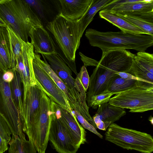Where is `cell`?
I'll use <instances>...</instances> for the list:
<instances>
[{
  "label": "cell",
  "mask_w": 153,
  "mask_h": 153,
  "mask_svg": "<svg viewBox=\"0 0 153 153\" xmlns=\"http://www.w3.org/2000/svg\"><path fill=\"white\" fill-rule=\"evenodd\" d=\"M92 118L97 128L100 130L106 131L111 123L110 122H104L102 121L95 114Z\"/></svg>",
  "instance_id": "obj_34"
},
{
  "label": "cell",
  "mask_w": 153,
  "mask_h": 153,
  "mask_svg": "<svg viewBox=\"0 0 153 153\" xmlns=\"http://www.w3.org/2000/svg\"><path fill=\"white\" fill-rule=\"evenodd\" d=\"M126 114L124 108L111 105L108 102L99 105L95 114L102 121L110 122L111 123Z\"/></svg>",
  "instance_id": "obj_22"
},
{
  "label": "cell",
  "mask_w": 153,
  "mask_h": 153,
  "mask_svg": "<svg viewBox=\"0 0 153 153\" xmlns=\"http://www.w3.org/2000/svg\"><path fill=\"white\" fill-rule=\"evenodd\" d=\"M73 113L78 122L81 124V126L83 128L94 133L99 137L102 139L103 136L99 133L94 127L89 123L85 118L76 110H72Z\"/></svg>",
  "instance_id": "obj_31"
},
{
  "label": "cell",
  "mask_w": 153,
  "mask_h": 153,
  "mask_svg": "<svg viewBox=\"0 0 153 153\" xmlns=\"http://www.w3.org/2000/svg\"><path fill=\"white\" fill-rule=\"evenodd\" d=\"M111 105L130 109L131 112H143L153 109V84L140 81L133 87L115 94Z\"/></svg>",
  "instance_id": "obj_6"
},
{
  "label": "cell",
  "mask_w": 153,
  "mask_h": 153,
  "mask_svg": "<svg viewBox=\"0 0 153 153\" xmlns=\"http://www.w3.org/2000/svg\"><path fill=\"white\" fill-rule=\"evenodd\" d=\"M139 82L126 80L118 75L109 82L106 89L102 94L112 93L114 94L133 87Z\"/></svg>",
  "instance_id": "obj_25"
},
{
  "label": "cell",
  "mask_w": 153,
  "mask_h": 153,
  "mask_svg": "<svg viewBox=\"0 0 153 153\" xmlns=\"http://www.w3.org/2000/svg\"><path fill=\"white\" fill-rule=\"evenodd\" d=\"M115 74L126 80L138 81L153 84V83L137 77L128 73L124 72H117Z\"/></svg>",
  "instance_id": "obj_35"
},
{
  "label": "cell",
  "mask_w": 153,
  "mask_h": 153,
  "mask_svg": "<svg viewBox=\"0 0 153 153\" xmlns=\"http://www.w3.org/2000/svg\"><path fill=\"white\" fill-rule=\"evenodd\" d=\"M14 59L16 60L22 53L23 41L19 38L8 26H7Z\"/></svg>",
  "instance_id": "obj_29"
},
{
  "label": "cell",
  "mask_w": 153,
  "mask_h": 153,
  "mask_svg": "<svg viewBox=\"0 0 153 153\" xmlns=\"http://www.w3.org/2000/svg\"><path fill=\"white\" fill-rule=\"evenodd\" d=\"M9 144V153H37L33 143L26 140L25 137H21L12 134Z\"/></svg>",
  "instance_id": "obj_24"
},
{
  "label": "cell",
  "mask_w": 153,
  "mask_h": 153,
  "mask_svg": "<svg viewBox=\"0 0 153 153\" xmlns=\"http://www.w3.org/2000/svg\"><path fill=\"white\" fill-rule=\"evenodd\" d=\"M112 0H92V3L83 16L79 20L81 36L97 13Z\"/></svg>",
  "instance_id": "obj_23"
},
{
  "label": "cell",
  "mask_w": 153,
  "mask_h": 153,
  "mask_svg": "<svg viewBox=\"0 0 153 153\" xmlns=\"http://www.w3.org/2000/svg\"><path fill=\"white\" fill-rule=\"evenodd\" d=\"M149 120L151 123L152 125L153 124V117L151 116H150L148 119Z\"/></svg>",
  "instance_id": "obj_38"
},
{
  "label": "cell",
  "mask_w": 153,
  "mask_h": 153,
  "mask_svg": "<svg viewBox=\"0 0 153 153\" xmlns=\"http://www.w3.org/2000/svg\"><path fill=\"white\" fill-rule=\"evenodd\" d=\"M114 94L112 93H106L92 96L87 103L88 106L96 109L99 105L108 102L111 96Z\"/></svg>",
  "instance_id": "obj_30"
},
{
  "label": "cell",
  "mask_w": 153,
  "mask_h": 153,
  "mask_svg": "<svg viewBox=\"0 0 153 153\" xmlns=\"http://www.w3.org/2000/svg\"><path fill=\"white\" fill-rule=\"evenodd\" d=\"M11 132L3 115L0 113V153L8 149V144L11 139Z\"/></svg>",
  "instance_id": "obj_27"
},
{
  "label": "cell",
  "mask_w": 153,
  "mask_h": 153,
  "mask_svg": "<svg viewBox=\"0 0 153 153\" xmlns=\"http://www.w3.org/2000/svg\"><path fill=\"white\" fill-rule=\"evenodd\" d=\"M14 74L12 69L7 71L3 73L2 78L5 82L10 83L14 78Z\"/></svg>",
  "instance_id": "obj_36"
},
{
  "label": "cell",
  "mask_w": 153,
  "mask_h": 153,
  "mask_svg": "<svg viewBox=\"0 0 153 153\" xmlns=\"http://www.w3.org/2000/svg\"><path fill=\"white\" fill-rule=\"evenodd\" d=\"M42 55L44 61L41 59L39 54L35 53L33 60L48 75L64 94L72 110H76L81 115V108L73 94L65 83L53 71L43 55Z\"/></svg>",
  "instance_id": "obj_18"
},
{
  "label": "cell",
  "mask_w": 153,
  "mask_h": 153,
  "mask_svg": "<svg viewBox=\"0 0 153 153\" xmlns=\"http://www.w3.org/2000/svg\"><path fill=\"white\" fill-rule=\"evenodd\" d=\"M12 70L14 76L13 80L10 83L11 94L13 101L19 111L22 120L23 103L21 87L22 82L19 74L14 70Z\"/></svg>",
  "instance_id": "obj_26"
},
{
  "label": "cell",
  "mask_w": 153,
  "mask_h": 153,
  "mask_svg": "<svg viewBox=\"0 0 153 153\" xmlns=\"http://www.w3.org/2000/svg\"><path fill=\"white\" fill-rule=\"evenodd\" d=\"M7 0H0V4L5 2Z\"/></svg>",
  "instance_id": "obj_39"
},
{
  "label": "cell",
  "mask_w": 153,
  "mask_h": 153,
  "mask_svg": "<svg viewBox=\"0 0 153 153\" xmlns=\"http://www.w3.org/2000/svg\"><path fill=\"white\" fill-rule=\"evenodd\" d=\"M108 11L116 14L131 15L153 22V0H139L123 4Z\"/></svg>",
  "instance_id": "obj_15"
},
{
  "label": "cell",
  "mask_w": 153,
  "mask_h": 153,
  "mask_svg": "<svg viewBox=\"0 0 153 153\" xmlns=\"http://www.w3.org/2000/svg\"><path fill=\"white\" fill-rule=\"evenodd\" d=\"M33 47L29 42H23L22 53L16 60L15 70L19 74L23 87V97L31 86L37 85L33 67Z\"/></svg>",
  "instance_id": "obj_10"
},
{
  "label": "cell",
  "mask_w": 153,
  "mask_h": 153,
  "mask_svg": "<svg viewBox=\"0 0 153 153\" xmlns=\"http://www.w3.org/2000/svg\"><path fill=\"white\" fill-rule=\"evenodd\" d=\"M46 27L53 35L65 62L77 75L76 53L81 38L79 21L71 20L60 13L52 21L48 22Z\"/></svg>",
  "instance_id": "obj_3"
},
{
  "label": "cell",
  "mask_w": 153,
  "mask_h": 153,
  "mask_svg": "<svg viewBox=\"0 0 153 153\" xmlns=\"http://www.w3.org/2000/svg\"><path fill=\"white\" fill-rule=\"evenodd\" d=\"M48 62L50 67L55 73L65 83L73 94L81 108V115L89 123L93 119L89 112V107L86 102V92L77 76L76 79L72 76V71L61 54L56 52L43 54Z\"/></svg>",
  "instance_id": "obj_5"
},
{
  "label": "cell",
  "mask_w": 153,
  "mask_h": 153,
  "mask_svg": "<svg viewBox=\"0 0 153 153\" xmlns=\"http://www.w3.org/2000/svg\"><path fill=\"white\" fill-rule=\"evenodd\" d=\"M49 117V140L54 149L59 153H76L78 149L51 108Z\"/></svg>",
  "instance_id": "obj_12"
},
{
  "label": "cell",
  "mask_w": 153,
  "mask_h": 153,
  "mask_svg": "<svg viewBox=\"0 0 153 153\" xmlns=\"http://www.w3.org/2000/svg\"><path fill=\"white\" fill-rule=\"evenodd\" d=\"M116 14L140 29L148 35L153 36V23L131 15Z\"/></svg>",
  "instance_id": "obj_28"
},
{
  "label": "cell",
  "mask_w": 153,
  "mask_h": 153,
  "mask_svg": "<svg viewBox=\"0 0 153 153\" xmlns=\"http://www.w3.org/2000/svg\"><path fill=\"white\" fill-rule=\"evenodd\" d=\"M106 140L123 149L134 150L141 153L153 152V138L150 134L123 128L111 123L105 134Z\"/></svg>",
  "instance_id": "obj_7"
},
{
  "label": "cell",
  "mask_w": 153,
  "mask_h": 153,
  "mask_svg": "<svg viewBox=\"0 0 153 153\" xmlns=\"http://www.w3.org/2000/svg\"><path fill=\"white\" fill-rule=\"evenodd\" d=\"M135 54L126 50L116 49L102 53L100 60L97 61L96 67L90 77L87 103L91 97L102 94L110 81L118 75L117 72L128 73Z\"/></svg>",
  "instance_id": "obj_1"
},
{
  "label": "cell",
  "mask_w": 153,
  "mask_h": 153,
  "mask_svg": "<svg viewBox=\"0 0 153 153\" xmlns=\"http://www.w3.org/2000/svg\"><path fill=\"white\" fill-rule=\"evenodd\" d=\"M99 15L100 18L117 27L124 32L137 34L148 35L128 21L109 11L100 10L99 12Z\"/></svg>",
  "instance_id": "obj_21"
},
{
  "label": "cell",
  "mask_w": 153,
  "mask_h": 153,
  "mask_svg": "<svg viewBox=\"0 0 153 153\" xmlns=\"http://www.w3.org/2000/svg\"><path fill=\"white\" fill-rule=\"evenodd\" d=\"M61 7L60 13L72 21L79 20L91 4L92 0H59Z\"/></svg>",
  "instance_id": "obj_20"
},
{
  "label": "cell",
  "mask_w": 153,
  "mask_h": 153,
  "mask_svg": "<svg viewBox=\"0 0 153 153\" xmlns=\"http://www.w3.org/2000/svg\"><path fill=\"white\" fill-rule=\"evenodd\" d=\"M42 91L39 84L31 86L23 97L22 120L25 133L38 121Z\"/></svg>",
  "instance_id": "obj_11"
},
{
  "label": "cell",
  "mask_w": 153,
  "mask_h": 153,
  "mask_svg": "<svg viewBox=\"0 0 153 153\" xmlns=\"http://www.w3.org/2000/svg\"><path fill=\"white\" fill-rule=\"evenodd\" d=\"M0 18L25 42H29L33 27L43 25L37 15L24 0H7L0 4Z\"/></svg>",
  "instance_id": "obj_4"
},
{
  "label": "cell",
  "mask_w": 153,
  "mask_h": 153,
  "mask_svg": "<svg viewBox=\"0 0 153 153\" xmlns=\"http://www.w3.org/2000/svg\"><path fill=\"white\" fill-rule=\"evenodd\" d=\"M31 43L36 54H51L56 51L54 42L43 25L33 27L30 32Z\"/></svg>",
  "instance_id": "obj_17"
},
{
  "label": "cell",
  "mask_w": 153,
  "mask_h": 153,
  "mask_svg": "<svg viewBox=\"0 0 153 153\" xmlns=\"http://www.w3.org/2000/svg\"><path fill=\"white\" fill-rule=\"evenodd\" d=\"M0 71V113L4 117L12 134L25 137V130L19 111L12 98L10 83L5 82Z\"/></svg>",
  "instance_id": "obj_9"
},
{
  "label": "cell",
  "mask_w": 153,
  "mask_h": 153,
  "mask_svg": "<svg viewBox=\"0 0 153 153\" xmlns=\"http://www.w3.org/2000/svg\"><path fill=\"white\" fill-rule=\"evenodd\" d=\"M7 25L0 18V27H7Z\"/></svg>",
  "instance_id": "obj_37"
},
{
  "label": "cell",
  "mask_w": 153,
  "mask_h": 153,
  "mask_svg": "<svg viewBox=\"0 0 153 153\" xmlns=\"http://www.w3.org/2000/svg\"><path fill=\"white\" fill-rule=\"evenodd\" d=\"M139 0H112V1L102 7L100 10H110L112 9L128 3L136 2Z\"/></svg>",
  "instance_id": "obj_33"
},
{
  "label": "cell",
  "mask_w": 153,
  "mask_h": 153,
  "mask_svg": "<svg viewBox=\"0 0 153 153\" xmlns=\"http://www.w3.org/2000/svg\"><path fill=\"white\" fill-rule=\"evenodd\" d=\"M51 101L43 90L38 121L26 133L38 153H45L49 141Z\"/></svg>",
  "instance_id": "obj_8"
},
{
  "label": "cell",
  "mask_w": 153,
  "mask_h": 153,
  "mask_svg": "<svg viewBox=\"0 0 153 153\" xmlns=\"http://www.w3.org/2000/svg\"><path fill=\"white\" fill-rule=\"evenodd\" d=\"M33 67L35 77L45 94L51 100L73 114L71 109L64 94L48 75L33 60Z\"/></svg>",
  "instance_id": "obj_14"
},
{
  "label": "cell",
  "mask_w": 153,
  "mask_h": 153,
  "mask_svg": "<svg viewBox=\"0 0 153 153\" xmlns=\"http://www.w3.org/2000/svg\"><path fill=\"white\" fill-rule=\"evenodd\" d=\"M76 76L79 77L85 91L86 92L89 85L90 77L85 66L83 65L81 67L79 72Z\"/></svg>",
  "instance_id": "obj_32"
},
{
  "label": "cell",
  "mask_w": 153,
  "mask_h": 153,
  "mask_svg": "<svg viewBox=\"0 0 153 153\" xmlns=\"http://www.w3.org/2000/svg\"><path fill=\"white\" fill-rule=\"evenodd\" d=\"M51 108L64 127L78 149L86 142V131L73 113L72 114L51 100Z\"/></svg>",
  "instance_id": "obj_13"
},
{
  "label": "cell",
  "mask_w": 153,
  "mask_h": 153,
  "mask_svg": "<svg viewBox=\"0 0 153 153\" xmlns=\"http://www.w3.org/2000/svg\"><path fill=\"white\" fill-rule=\"evenodd\" d=\"M85 36L91 46L100 48L102 53L116 49L145 51L153 45V36L127 33L121 31L102 32L89 28Z\"/></svg>",
  "instance_id": "obj_2"
},
{
  "label": "cell",
  "mask_w": 153,
  "mask_h": 153,
  "mask_svg": "<svg viewBox=\"0 0 153 153\" xmlns=\"http://www.w3.org/2000/svg\"><path fill=\"white\" fill-rule=\"evenodd\" d=\"M15 65L7 29L0 27V71L3 73L10 69L14 70Z\"/></svg>",
  "instance_id": "obj_19"
},
{
  "label": "cell",
  "mask_w": 153,
  "mask_h": 153,
  "mask_svg": "<svg viewBox=\"0 0 153 153\" xmlns=\"http://www.w3.org/2000/svg\"><path fill=\"white\" fill-rule=\"evenodd\" d=\"M128 73L153 83V54L138 52L132 59Z\"/></svg>",
  "instance_id": "obj_16"
}]
</instances>
